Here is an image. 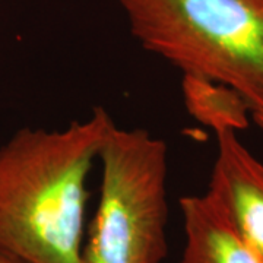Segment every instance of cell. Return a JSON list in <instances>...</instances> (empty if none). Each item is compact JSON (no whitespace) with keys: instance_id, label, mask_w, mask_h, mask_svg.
Segmentation results:
<instances>
[{"instance_id":"277c9868","label":"cell","mask_w":263,"mask_h":263,"mask_svg":"<svg viewBox=\"0 0 263 263\" xmlns=\"http://www.w3.org/2000/svg\"><path fill=\"white\" fill-rule=\"evenodd\" d=\"M216 142L208 193L263 257V162L246 148L235 132L216 133Z\"/></svg>"},{"instance_id":"52a82bcc","label":"cell","mask_w":263,"mask_h":263,"mask_svg":"<svg viewBox=\"0 0 263 263\" xmlns=\"http://www.w3.org/2000/svg\"><path fill=\"white\" fill-rule=\"evenodd\" d=\"M252 120L260 130H263V104L252 107Z\"/></svg>"},{"instance_id":"8992f818","label":"cell","mask_w":263,"mask_h":263,"mask_svg":"<svg viewBox=\"0 0 263 263\" xmlns=\"http://www.w3.org/2000/svg\"><path fill=\"white\" fill-rule=\"evenodd\" d=\"M181 94L189 114L216 133L245 130L252 107L234 88L203 76L183 75Z\"/></svg>"},{"instance_id":"3957f363","label":"cell","mask_w":263,"mask_h":263,"mask_svg":"<svg viewBox=\"0 0 263 263\" xmlns=\"http://www.w3.org/2000/svg\"><path fill=\"white\" fill-rule=\"evenodd\" d=\"M167 158L161 138L111 126L98 154L100 200L82 263H162L168 252Z\"/></svg>"},{"instance_id":"5b68a950","label":"cell","mask_w":263,"mask_h":263,"mask_svg":"<svg viewBox=\"0 0 263 263\" xmlns=\"http://www.w3.org/2000/svg\"><path fill=\"white\" fill-rule=\"evenodd\" d=\"M186 245L180 263H263L211 193L180 199Z\"/></svg>"},{"instance_id":"7a4b0ae2","label":"cell","mask_w":263,"mask_h":263,"mask_svg":"<svg viewBox=\"0 0 263 263\" xmlns=\"http://www.w3.org/2000/svg\"><path fill=\"white\" fill-rule=\"evenodd\" d=\"M133 37L181 70L263 104V0H120Z\"/></svg>"},{"instance_id":"ba28073f","label":"cell","mask_w":263,"mask_h":263,"mask_svg":"<svg viewBox=\"0 0 263 263\" xmlns=\"http://www.w3.org/2000/svg\"><path fill=\"white\" fill-rule=\"evenodd\" d=\"M0 263H28L22 259H19L18 256H13V254L8 253L5 250L0 249Z\"/></svg>"},{"instance_id":"6da1fadb","label":"cell","mask_w":263,"mask_h":263,"mask_svg":"<svg viewBox=\"0 0 263 263\" xmlns=\"http://www.w3.org/2000/svg\"><path fill=\"white\" fill-rule=\"evenodd\" d=\"M114 124L101 107L62 130L0 146V249L28 263H82L86 181Z\"/></svg>"}]
</instances>
